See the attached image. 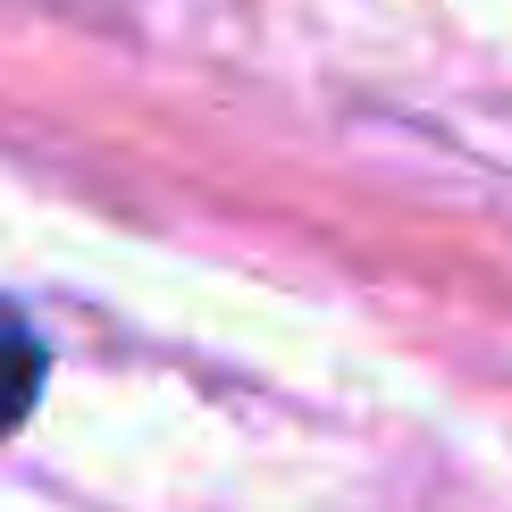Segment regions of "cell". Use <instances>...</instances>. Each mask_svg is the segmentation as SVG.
Segmentation results:
<instances>
[{
  "mask_svg": "<svg viewBox=\"0 0 512 512\" xmlns=\"http://www.w3.org/2000/svg\"><path fill=\"white\" fill-rule=\"evenodd\" d=\"M34 395H42V345L17 336V328H0V437L34 412Z\"/></svg>",
  "mask_w": 512,
  "mask_h": 512,
  "instance_id": "obj_1",
  "label": "cell"
}]
</instances>
